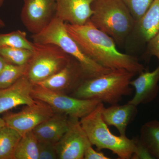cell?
I'll return each mask as SVG.
<instances>
[{
  "mask_svg": "<svg viewBox=\"0 0 159 159\" xmlns=\"http://www.w3.org/2000/svg\"><path fill=\"white\" fill-rule=\"evenodd\" d=\"M38 141L39 159H58L56 144Z\"/></svg>",
  "mask_w": 159,
  "mask_h": 159,
  "instance_id": "cell-25",
  "label": "cell"
},
{
  "mask_svg": "<svg viewBox=\"0 0 159 159\" xmlns=\"http://www.w3.org/2000/svg\"><path fill=\"white\" fill-rule=\"evenodd\" d=\"M136 74L125 70H111L97 77L85 78L71 96L81 99H95L111 105L129 96L133 89L129 83Z\"/></svg>",
  "mask_w": 159,
  "mask_h": 159,
  "instance_id": "cell-2",
  "label": "cell"
},
{
  "mask_svg": "<svg viewBox=\"0 0 159 159\" xmlns=\"http://www.w3.org/2000/svg\"><path fill=\"white\" fill-rule=\"evenodd\" d=\"M130 11L136 23L149 8L154 0H122Z\"/></svg>",
  "mask_w": 159,
  "mask_h": 159,
  "instance_id": "cell-24",
  "label": "cell"
},
{
  "mask_svg": "<svg viewBox=\"0 0 159 159\" xmlns=\"http://www.w3.org/2000/svg\"><path fill=\"white\" fill-rule=\"evenodd\" d=\"M85 78L87 77L79 63L72 57L70 62L61 70L34 84L51 90L64 93L71 92L72 94Z\"/></svg>",
  "mask_w": 159,
  "mask_h": 159,
  "instance_id": "cell-11",
  "label": "cell"
},
{
  "mask_svg": "<svg viewBox=\"0 0 159 159\" xmlns=\"http://www.w3.org/2000/svg\"><path fill=\"white\" fill-rule=\"evenodd\" d=\"M38 142L33 130L24 134L16 146L14 159H39Z\"/></svg>",
  "mask_w": 159,
  "mask_h": 159,
  "instance_id": "cell-20",
  "label": "cell"
},
{
  "mask_svg": "<svg viewBox=\"0 0 159 159\" xmlns=\"http://www.w3.org/2000/svg\"><path fill=\"white\" fill-rule=\"evenodd\" d=\"M34 84L25 75L13 84L0 89V114L20 105H31L35 101L32 96Z\"/></svg>",
  "mask_w": 159,
  "mask_h": 159,
  "instance_id": "cell-12",
  "label": "cell"
},
{
  "mask_svg": "<svg viewBox=\"0 0 159 159\" xmlns=\"http://www.w3.org/2000/svg\"><path fill=\"white\" fill-rule=\"evenodd\" d=\"M139 138L153 158L159 159V121L152 120L143 124Z\"/></svg>",
  "mask_w": 159,
  "mask_h": 159,
  "instance_id": "cell-18",
  "label": "cell"
},
{
  "mask_svg": "<svg viewBox=\"0 0 159 159\" xmlns=\"http://www.w3.org/2000/svg\"><path fill=\"white\" fill-rule=\"evenodd\" d=\"M6 26V24L2 19L0 18V28H4Z\"/></svg>",
  "mask_w": 159,
  "mask_h": 159,
  "instance_id": "cell-30",
  "label": "cell"
},
{
  "mask_svg": "<svg viewBox=\"0 0 159 159\" xmlns=\"http://www.w3.org/2000/svg\"><path fill=\"white\" fill-rule=\"evenodd\" d=\"M0 47H8L33 51V43L27 39L25 32L17 30L6 34H0Z\"/></svg>",
  "mask_w": 159,
  "mask_h": 159,
  "instance_id": "cell-21",
  "label": "cell"
},
{
  "mask_svg": "<svg viewBox=\"0 0 159 159\" xmlns=\"http://www.w3.org/2000/svg\"><path fill=\"white\" fill-rule=\"evenodd\" d=\"M56 0H24L20 19L32 34L39 33L55 17Z\"/></svg>",
  "mask_w": 159,
  "mask_h": 159,
  "instance_id": "cell-9",
  "label": "cell"
},
{
  "mask_svg": "<svg viewBox=\"0 0 159 159\" xmlns=\"http://www.w3.org/2000/svg\"><path fill=\"white\" fill-rule=\"evenodd\" d=\"M33 54V51L28 49L0 47V55L8 63L16 65L27 64Z\"/></svg>",
  "mask_w": 159,
  "mask_h": 159,
  "instance_id": "cell-22",
  "label": "cell"
},
{
  "mask_svg": "<svg viewBox=\"0 0 159 159\" xmlns=\"http://www.w3.org/2000/svg\"><path fill=\"white\" fill-rule=\"evenodd\" d=\"M90 20L120 44L134 29L136 22L122 0H94Z\"/></svg>",
  "mask_w": 159,
  "mask_h": 159,
  "instance_id": "cell-4",
  "label": "cell"
},
{
  "mask_svg": "<svg viewBox=\"0 0 159 159\" xmlns=\"http://www.w3.org/2000/svg\"><path fill=\"white\" fill-rule=\"evenodd\" d=\"M138 32L148 43L159 31V0H154L146 12L136 23Z\"/></svg>",
  "mask_w": 159,
  "mask_h": 159,
  "instance_id": "cell-17",
  "label": "cell"
},
{
  "mask_svg": "<svg viewBox=\"0 0 159 159\" xmlns=\"http://www.w3.org/2000/svg\"><path fill=\"white\" fill-rule=\"evenodd\" d=\"M92 145H89L84 152V159H109V157L106 156L103 152L95 150L92 147Z\"/></svg>",
  "mask_w": 159,
  "mask_h": 159,
  "instance_id": "cell-27",
  "label": "cell"
},
{
  "mask_svg": "<svg viewBox=\"0 0 159 159\" xmlns=\"http://www.w3.org/2000/svg\"><path fill=\"white\" fill-rule=\"evenodd\" d=\"M71 117L56 113L33 130L39 141L56 144L68 129Z\"/></svg>",
  "mask_w": 159,
  "mask_h": 159,
  "instance_id": "cell-15",
  "label": "cell"
},
{
  "mask_svg": "<svg viewBox=\"0 0 159 159\" xmlns=\"http://www.w3.org/2000/svg\"><path fill=\"white\" fill-rule=\"evenodd\" d=\"M5 125H6V123H5L4 119L0 117V128L5 126Z\"/></svg>",
  "mask_w": 159,
  "mask_h": 159,
  "instance_id": "cell-29",
  "label": "cell"
},
{
  "mask_svg": "<svg viewBox=\"0 0 159 159\" xmlns=\"http://www.w3.org/2000/svg\"><path fill=\"white\" fill-rule=\"evenodd\" d=\"M56 113L47 103L36 100L15 113H8L3 117L6 125L17 131L22 136L33 130L36 126Z\"/></svg>",
  "mask_w": 159,
  "mask_h": 159,
  "instance_id": "cell-8",
  "label": "cell"
},
{
  "mask_svg": "<svg viewBox=\"0 0 159 159\" xmlns=\"http://www.w3.org/2000/svg\"><path fill=\"white\" fill-rule=\"evenodd\" d=\"M32 96L34 99L47 103L55 113L79 119L90 113L101 102L95 99H79L37 84L34 85Z\"/></svg>",
  "mask_w": 159,
  "mask_h": 159,
  "instance_id": "cell-7",
  "label": "cell"
},
{
  "mask_svg": "<svg viewBox=\"0 0 159 159\" xmlns=\"http://www.w3.org/2000/svg\"><path fill=\"white\" fill-rule=\"evenodd\" d=\"M33 42L53 44L79 63L87 78L97 77L112 70L99 65L82 51L67 31L65 23L54 17L50 24L37 34L31 36Z\"/></svg>",
  "mask_w": 159,
  "mask_h": 159,
  "instance_id": "cell-5",
  "label": "cell"
},
{
  "mask_svg": "<svg viewBox=\"0 0 159 159\" xmlns=\"http://www.w3.org/2000/svg\"><path fill=\"white\" fill-rule=\"evenodd\" d=\"M33 54L27 64L25 76L34 84L61 70L72 59L70 55L53 44L33 43Z\"/></svg>",
  "mask_w": 159,
  "mask_h": 159,
  "instance_id": "cell-6",
  "label": "cell"
},
{
  "mask_svg": "<svg viewBox=\"0 0 159 159\" xmlns=\"http://www.w3.org/2000/svg\"><path fill=\"white\" fill-rule=\"evenodd\" d=\"M103 106L100 102L94 110L80 119V124L90 142L99 151L108 149L116 155L119 159H133L140 144L139 137L130 139L112 133L102 119Z\"/></svg>",
  "mask_w": 159,
  "mask_h": 159,
  "instance_id": "cell-3",
  "label": "cell"
},
{
  "mask_svg": "<svg viewBox=\"0 0 159 159\" xmlns=\"http://www.w3.org/2000/svg\"><path fill=\"white\" fill-rule=\"evenodd\" d=\"M137 113V107L129 102L123 105L113 104L107 108L103 106L102 110L104 122L108 126H115L122 136H126V129Z\"/></svg>",
  "mask_w": 159,
  "mask_h": 159,
  "instance_id": "cell-16",
  "label": "cell"
},
{
  "mask_svg": "<svg viewBox=\"0 0 159 159\" xmlns=\"http://www.w3.org/2000/svg\"><path fill=\"white\" fill-rule=\"evenodd\" d=\"M91 144L79 119L72 118L68 129L56 144L59 159H83Z\"/></svg>",
  "mask_w": 159,
  "mask_h": 159,
  "instance_id": "cell-10",
  "label": "cell"
},
{
  "mask_svg": "<svg viewBox=\"0 0 159 159\" xmlns=\"http://www.w3.org/2000/svg\"><path fill=\"white\" fill-rule=\"evenodd\" d=\"M7 63H8V62L6 61V60L4 59V58L0 55V74H1V72L2 71L3 69L5 67V66H6Z\"/></svg>",
  "mask_w": 159,
  "mask_h": 159,
  "instance_id": "cell-28",
  "label": "cell"
},
{
  "mask_svg": "<svg viewBox=\"0 0 159 159\" xmlns=\"http://www.w3.org/2000/svg\"><path fill=\"white\" fill-rule=\"evenodd\" d=\"M69 34L83 52L99 65L114 70H125L135 74L145 70L136 57L121 53L111 36L96 28L90 20L82 25L65 23Z\"/></svg>",
  "mask_w": 159,
  "mask_h": 159,
  "instance_id": "cell-1",
  "label": "cell"
},
{
  "mask_svg": "<svg viewBox=\"0 0 159 159\" xmlns=\"http://www.w3.org/2000/svg\"><path fill=\"white\" fill-rule=\"evenodd\" d=\"M27 69V64L19 66L8 63L0 74V89L9 87L25 75Z\"/></svg>",
  "mask_w": 159,
  "mask_h": 159,
  "instance_id": "cell-23",
  "label": "cell"
},
{
  "mask_svg": "<svg viewBox=\"0 0 159 159\" xmlns=\"http://www.w3.org/2000/svg\"><path fill=\"white\" fill-rule=\"evenodd\" d=\"M94 0H56L55 17L75 25H82L93 14L91 4Z\"/></svg>",
  "mask_w": 159,
  "mask_h": 159,
  "instance_id": "cell-13",
  "label": "cell"
},
{
  "mask_svg": "<svg viewBox=\"0 0 159 159\" xmlns=\"http://www.w3.org/2000/svg\"><path fill=\"white\" fill-rule=\"evenodd\" d=\"M21 136L6 125L0 128V159H14L16 148Z\"/></svg>",
  "mask_w": 159,
  "mask_h": 159,
  "instance_id": "cell-19",
  "label": "cell"
},
{
  "mask_svg": "<svg viewBox=\"0 0 159 159\" xmlns=\"http://www.w3.org/2000/svg\"><path fill=\"white\" fill-rule=\"evenodd\" d=\"M147 49L148 54L156 57L159 62V31L148 42Z\"/></svg>",
  "mask_w": 159,
  "mask_h": 159,
  "instance_id": "cell-26",
  "label": "cell"
},
{
  "mask_svg": "<svg viewBox=\"0 0 159 159\" xmlns=\"http://www.w3.org/2000/svg\"><path fill=\"white\" fill-rule=\"evenodd\" d=\"M159 66L154 70L143 71L139 77L129 83L135 90L134 97L128 102L138 106L151 102L159 92Z\"/></svg>",
  "mask_w": 159,
  "mask_h": 159,
  "instance_id": "cell-14",
  "label": "cell"
},
{
  "mask_svg": "<svg viewBox=\"0 0 159 159\" xmlns=\"http://www.w3.org/2000/svg\"><path fill=\"white\" fill-rule=\"evenodd\" d=\"M5 0H0V8L3 6Z\"/></svg>",
  "mask_w": 159,
  "mask_h": 159,
  "instance_id": "cell-31",
  "label": "cell"
}]
</instances>
